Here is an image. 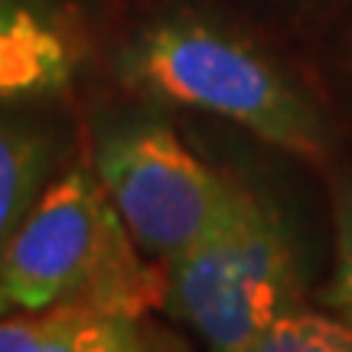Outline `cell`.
I'll return each mask as SVG.
<instances>
[{
	"label": "cell",
	"instance_id": "cell-1",
	"mask_svg": "<svg viewBox=\"0 0 352 352\" xmlns=\"http://www.w3.org/2000/svg\"><path fill=\"white\" fill-rule=\"evenodd\" d=\"M0 287L20 310L76 303L140 320L164 303V274L144 261L98 176L85 166L43 186L0 254Z\"/></svg>",
	"mask_w": 352,
	"mask_h": 352
},
{
	"label": "cell",
	"instance_id": "cell-2",
	"mask_svg": "<svg viewBox=\"0 0 352 352\" xmlns=\"http://www.w3.org/2000/svg\"><path fill=\"white\" fill-rule=\"evenodd\" d=\"M131 85L157 101L219 114L277 151L323 160L333 134L323 111L248 39L176 16L144 30L121 59Z\"/></svg>",
	"mask_w": 352,
	"mask_h": 352
},
{
	"label": "cell",
	"instance_id": "cell-3",
	"mask_svg": "<svg viewBox=\"0 0 352 352\" xmlns=\"http://www.w3.org/2000/svg\"><path fill=\"white\" fill-rule=\"evenodd\" d=\"M164 307L209 352H254L303 307V267L284 215L254 189L202 241L166 261Z\"/></svg>",
	"mask_w": 352,
	"mask_h": 352
},
{
	"label": "cell",
	"instance_id": "cell-4",
	"mask_svg": "<svg viewBox=\"0 0 352 352\" xmlns=\"http://www.w3.org/2000/svg\"><path fill=\"white\" fill-rule=\"evenodd\" d=\"M95 176L144 254L173 261L202 241L241 196L160 121L118 127L98 140Z\"/></svg>",
	"mask_w": 352,
	"mask_h": 352
},
{
	"label": "cell",
	"instance_id": "cell-5",
	"mask_svg": "<svg viewBox=\"0 0 352 352\" xmlns=\"http://www.w3.org/2000/svg\"><path fill=\"white\" fill-rule=\"evenodd\" d=\"M76 50L50 13L26 0H0V101L63 88Z\"/></svg>",
	"mask_w": 352,
	"mask_h": 352
},
{
	"label": "cell",
	"instance_id": "cell-6",
	"mask_svg": "<svg viewBox=\"0 0 352 352\" xmlns=\"http://www.w3.org/2000/svg\"><path fill=\"white\" fill-rule=\"evenodd\" d=\"M52 164L56 151L46 134L16 121H0V254L52 179Z\"/></svg>",
	"mask_w": 352,
	"mask_h": 352
},
{
	"label": "cell",
	"instance_id": "cell-7",
	"mask_svg": "<svg viewBox=\"0 0 352 352\" xmlns=\"http://www.w3.org/2000/svg\"><path fill=\"white\" fill-rule=\"evenodd\" d=\"M254 352H352V329L329 310L303 303L280 316Z\"/></svg>",
	"mask_w": 352,
	"mask_h": 352
},
{
	"label": "cell",
	"instance_id": "cell-8",
	"mask_svg": "<svg viewBox=\"0 0 352 352\" xmlns=\"http://www.w3.org/2000/svg\"><path fill=\"white\" fill-rule=\"evenodd\" d=\"M95 316L88 307L63 303V307H46V310H23L20 316H0V352H39L52 340H59L65 329Z\"/></svg>",
	"mask_w": 352,
	"mask_h": 352
},
{
	"label": "cell",
	"instance_id": "cell-9",
	"mask_svg": "<svg viewBox=\"0 0 352 352\" xmlns=\"http://www.w3.org/2000/svg\"><path fill=\"white\" fill-rule=\"evenodd\" d=\"M333 222H336V248H333V274L323 287V307L352 329V179L336 192Z\"/></svg>",
	"mask_w": 352,
	"mask_h": 352
},
{
	"label": "cell",
	"instance_id": "cell-10",
	"mask_svg": "<svg viewBox=\"0 0 352 352\" xmlns=\"http://www.w3.org/2000/svg\"><path fill=\"white\" fill-rule=\"evenodd\" d=\"M138 327L134 316L95 314L39 352H138Z\"/></svg>",
	"mask_w": 352,
	"mask_h": 352
},
{
	"label": "cell",
	"instance_id": "cell-11",
	"mask_svg": "<svg viewBox=\"0 0 352 352\" xmlns=\"http://www.w3.org/2000/svg\"><path fill=\"white\" fill-rule=\"evenodd\" d=\"M138 352H192V346H189L186 340H179L173 329L140 323L138 327Z\"/></svg>",
	"mask_w": 352,
	"mask_h": 352
},
{
	"label": "cell",
	"instance_id": "cell-12",
	"mask_svg": "<svg viewBox=\"0 0 352 352\" xmlns=\"http://www.w3.org/2000/svg\"><path fill=\"white\" fill-rule=\"evenodd\" d=\"M10 307H13L10 297H7V294H3V287H0V316H3V314H10Z\"/></svg>",
	"mask_w": 352,
	"mask_h": 352
}]
</instances>
